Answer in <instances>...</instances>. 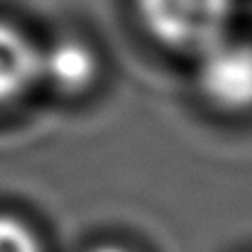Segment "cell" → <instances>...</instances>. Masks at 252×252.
Wrapping results in <instances>:
<instances>
[{
  "label": "cell",
  "mask_w": 252,
  "mask_h": 252,
  "mask_svg": "<svg viewBox=\"0 0 252 252\" xmlns=\"http://www.w3.org/2000/svg\"><path fill=\"white\" fill-rule=\"evenodd\" d=\"M147 34L171 52L198 57L230 34L235 0H135Z\"/></svg>",
  "instance_id": "obj_1"
},
{
  "label": "cell",
  "mask_w": 252,
  "mask_h": 252,
  "mask_svg": "<svg viewBox=\"0 0 252 252\" xmlns=\"http://www.w3.org/2000/svg\"><path fill=\"white\" fill-rule=\"evenodd\" d=\"M196 66L201 95L223 113L252 110V42L230 34L203 49Z\"/></svg>",
  "instance_id": "obj_2"
},
{
  "label": "cell",
  "mask_w": 252,
  "mask_h": 252,
  "mask_svg": "<svg viewBox=\"0 0 252 252\" xmlns=\"http://www.w3.org/2000/svg\"><path fill=\"white\" fill-rule=\"evenodd\" d=\"M100 74L98 54L84 39L62 37L39 47V84L64 95H81Z\"/></svg>",
  "instance_id": "obj_3"
},
{
  "label": "cell",
  "mask_w": 252,
  "mask_h": 252,
  "mask_svg": "<svg viewBox=\"0 0 252 252\" xmlns=\"http://www.w3.org/2000/svg\"><path fill=\"white\" fill-rule=\"evenodd\" d=\"M39 86V44L17 25L0 20V108Z\"/></svg>",
  "instance_id": "obj_4"
},
{
  "label": "cell",
  "mask_w": 252,
  "mask_h": 252,
  "mask_svg": "<svg viewBox=\"0 0 252 252\" xmlns=\"http://www.w3.org/2000/svg\"><path fill=\"white\" fill-rule=\"evenodd\" d=\"M0 252H49V245L32 220L0 211Z\"/></svg>",
  "instance_id": "obj_5"
},
{
  "label": "cell",
  "mask_w": 252,
  "mask_h": 252,
  "mask_svg": "<svg viewBox=\"0 0 252 252\" xmlns=\"http://www.w3.org/2000/svg\"><path fill=\"white\" fill-rule=\"evenodd\" d=\"M81 252H137V250L125 245V243H120V240H100V243H93V245L84 248Z\"/></svg>",
  "instance_id": "obj_6"
}]
</instances>
